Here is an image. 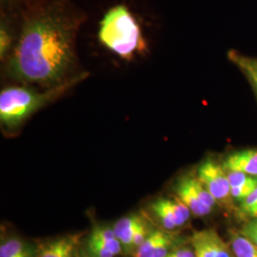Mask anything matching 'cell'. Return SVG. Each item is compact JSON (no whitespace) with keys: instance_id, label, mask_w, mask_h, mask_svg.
Here are the masks:
<instances>
[{"instance_id":"cell-1","label":"cell","mask_w":257,"mask_h":257,"mask_svg":"<svg viewBox=\"0 0 257 257\" xmlns=\"http://www.w3.org/2000/svg\"><path fill=\"white\" fill-rule=\"evenodd\" d=\"M80 21L67 0L47 2L32 10L10 58V75L21 82L51 87L65 81L73 64L74 36Z\"/></svg>"},{"instance_id":"cell-2","label":"cell","mask_w":257,"mask_h":257,"mask_svg":"<svg viewBox=\"0 0 257 257\" xmlns=\"http://www.w3.org/2000/svg\"><path fill=\"white\" fill-rule=\"evenodd\" d=\"M84 75H77L39 92L25 87H9L0 93V121L8 130H16L39 110L75 84L81 81Z\"/></svg>"},{"instance_id":"cell-3","label":"cell","mask_w":257,"mask_h":257,"mask_svg":"<svg viewBox=\"0 0 257 257\" xmlns=\"http://www.w3.org/2000/svg\"><path fill=\"white\" fill-rule=\"evenodd\" d=\"M98 37L104 46L124 58L132 57L143 45L138 21L124 5H116L105 14Z\"/></svg>"},{"instance_id":"cell-4","label":"cell","mask_w":257,"mask_h":257,"mask_svg":"<svg viewBox=\"0 0 257 257\" xmlns=\"http://www.w3.org/2000/svg\"><path fill=\"white\" fill-rule=\"evenodd\" d=\"M175 192L191 212L198 217L210 214L217 205L216 200L197 176L185 175L181 177L176 183Z\"/></svg>"},{"instance_id":"cell-5","label":"cell","mask_w":257,"mask_h":257,"mask_svg":"<svg viewBox=\"0 0 257 257\" xmlns=\"http://www.w3.org/2000/svg\"><path fill=\"white\" fill-rule=\"evenodd\" d=\"M197 177L204 184L213 198L225 208L232 206V196L228 175L223 166L211 158L205 160L198 169Z\"/></svg>"},{"instance_id":"cell-6","label":"cell","mask_w":257,"mask_h":257,"mask_svg":"<svg viewBox=\"0 0 257 257\" xmlns=\"http://www.w3.org/2000/svg\"><path fill=\"white\" fill-rule=\"evenodd\" d=\"M151 211L166 230H174L190 219L191 211L178 197L158 198L151 204Z\"/></svg>"},{"instance_id":"cell-7","label":"cell","mask_w":257,"mask_h":257,"mask_svg":"<svg viewBox=\"0 0 257 257\" xmlns=\"http://www.w3.org/2000/svg\"><path fill=\"white\" fill-rule=\"evenodd\" d=\"M79 240V234L52 239L37 248V257H75Z\"/></svg>"},{"instance_id":"cell-8","label":"cell","mask_w":257,"mask_h":257,"mask_svg":"<svg viewBox=\"0 0 257 257\" xmlns=\"http://www.w3.org/2000/svg\"><path fill=\"white\" fill-rule=\"evenodd\" d=\"M146 221L142 215L132 213L120 218L112 226V230L122 244L123 250H125L127 253H133L135 236L139 228Z\"/></svg>"},{"instance_id":"cell-9","label":"cell","mask_w":257,"mask_h":257,"mask_svg":"<svg viewBox=\"0 0 257 257\" xmlns=\"http://www.w3.org/2000/svg\"><path fill=\"white\" fill-rule=\"evenodd\" d=\"M226 172H239L257 176V150H245L232 153L223 162Z\"/></svg>"},{"instance_id":"cell-10","label":"cell","mask_w":257,"mask_h":257,"mask_svg":"<svg viewBox=\"0 0 257 257\" xmlns=\"http://www.w3.org/2000/svg\"><path fill=\"white\" fill-rule=\"evenodd\" d=\"M220 235L214 230L193 232L191 238L195 257H217Z\"/></svg>"},{"instance_id":"cell-11","label":"cell","mask_w":257,"mask_h":257,"mask_svg":"<svg viewBox=\"0 0 257 257\" xmlns=\"http://www.w3.org/2000/svg\"><path fill=\"white\" fill-rule=\"evenodd\" d=\"M0 257H37V250L27 242L18 237L2 241Z\"/></svg>"},{"instance_id":"cell-12","label":"cell","mask_w":257,"mask_h":257,"mask_svg":"<svg viewBox=\"0 0 257 257\" xmlns=\"http://www.w3.org/2000/svg\"><path fill=\"white\" fill-rule=\"evenodd\" d=\"M230 246L236 257H257V246L240 231L230 230Z\"/></svg>"},{"instance_id":"cell-13","label":"cell","mask_w":257,"mask_h":257,"mask_svg":"<svg viewBox=\"0 0 257 257\" xmlns=\"http://www.w3.org/2000/svg\"><path fill=\"white\" fill-rule=\"evenodd\" d=\"M169 230H154L147 239L133 253L134 257H153L165 239Z\"/></svg>"},{"instance_id":"cell-14","label":"cell","mask_w":257,"mask_h":257,"mask_svg":"<svg viewBox=\"0 0 257 257\" xmlns=\"http://www.w3.org/2000/svg\"><path fill=\"white\" fill-rule=\"evenodd\" d=\"M90 234L97 239L99 242H101L103 245H105L107 248L110 249L115 255H119L122 253V244L119 239L116 237L112 228L109 229L105 227L94 226Z\"/></svg>"},{"instance_id":"cell-15","label":"cell","mask_w":257,"mask_h":257,"mask_svg":"<svg viewBox=\"0 0 257 257\" xmlns=\"http://www.w3.org/2000/svg\"><path fill=\"white\" fill-rule=\"evenodd\" d=\"M230 58L247 76L248 81L251 83L257 92V59L239 55L234 51L230 52Z\"/></svg>"},{"instance_id":"cell-16","label":"cell","mask_w":257,"mask_h":257,"mask_svg":"<svg viewBox=\"0 0 257 257\" xmlns=\"http://www.w3.org/2000/svg\"><path fill=\"white\" fill-rule=\"evenodd\" d=\"M237 213L239 217L244 220L257 218V189L244 201L241 202Z\"/></svg>"},{"instance_id":"cell-17","label":"cell","mask_w":257,"mask_h":257,"mask_svg":"<svg viewBox=\"0 0 257 257\" xmlns=\"http://www.w3.org/2000/svg\"><path fill=\"white\" fill-rule=\"evenodd\" d=\"M257 189V176H252L250 175V177L248 180L242 185H240L238 187L235 188H231L230 189V193L233 199L237 200V201H244L247 197H248L251 193H253Z\"/></svg>"},{"instance_id":"cell-18","label":"cell","mask_w":257,"mask_h":257,"mask_svg":"<svg viewBox=\"0 0 257 257\" xmlns=\"http://www.w3.org/2000/svg\"><path fill=\"white\" fill-rule=\"evenodd\" d=\"M87 251L89 257H114L116 256L110 249L103 245L95 237L90 234L89 238L86 243Z\"/></svg>"},{"instance_id":"cell-19","label":"cell","mask_w":257,"mask_h":257,"mask_svg":"<svg viewBox=\"0 0 257 257\" xmlns=\"http://www.w3.org/2000/svg\"><path fill=\"white\" fill-rule=\"evenodd\" d=\"M12 45V36L6 23H1L0 28V56L5 58L9 53L10 48Z\"/></svg>"},{"instance_id":"cell-20","label":"cell","mask_w":257,"mask_h":257,"mask_svg":"<svg viewBox=\"0 0 257 257\" xmlns=\"http://www.w3.org/2000/svg\"><path fill=\"white\" fill-rule=\"evenodd\" d=\"M240 232L250 239L257 246V218L246 221V223L242 226Z\"/></svg>"},{"instance_id":"cell-21","label":"cell","mask_w":257,"mask_h":257,"mask_svg":"<svg viewBox=\"0 0 257 257\" xmlns=\"http://www.w3.org/2000/svg\"><path fill=\"white\" fill-rule=\"evenodd\" d=\"M166 257H195V254L192 248L181 247L173 249Z\"/></svg>"},{"instance_id":"cell-22","label":"cell","mask_w":257,"mask_h":257,"mask_svg":"<svg viewBox=\"0 0 257 257\" xmlns=\"http://www.w3.org/2000/svg\"><path fill=\"white\" fill-rule=\"evenodd\" d=\"M217 257H233V251L230 246L227 245L226 242L221 238L218 244Z\"/></svg>"},{"instance_id":"cell-23","label":"cell","mask_w":257,"mask_h":257,"mask_svg":"<svg viewBox=\"0 0 257 257\" xmlns=\"http://www.w3.org/2000/svg\"><path fill=\"white\" fill-rule=\"evenodd\" d=\"M3 3H10L12 1H15V0H1Z\"/></svg>"}]
</instances>
